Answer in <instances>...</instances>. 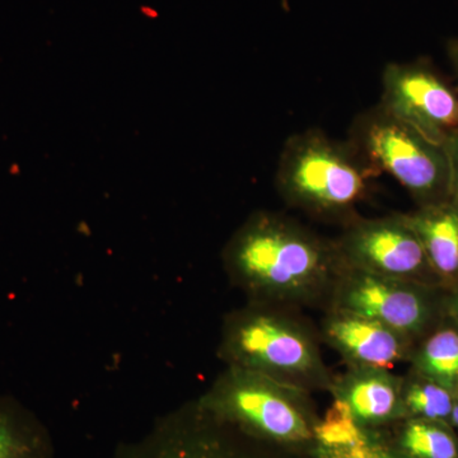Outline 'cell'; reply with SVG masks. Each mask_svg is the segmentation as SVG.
<instances>
[{
    "label": "cell",
    "mask_w": 458,
    "mask_h": 458,
    "mask_svg": "<svg viewBox=\"0 0 458 458\" xmlns=\"http://www.w3.org/2000/svg\"><path fill=\"white\" fill-rule=\"evenodd\" d=\"M223 269L247 302L327 309L343 269L335 241L283 214L252 213L222 252Z\"/></svg>",
    "instance_id": "obj_1"
},
{
    "label": "cell",
    "mask_w": 458,
    "mask_h": 458,
    "mask_svg": "<svg viewBox=\"0 0 458 458\" xmlns=\"http://www.w3.org/2000/svg\"><path fill=\"white\" fill-rule=\"evenodd\" d=\"M319 333L297 309L247 302L223 318L218 358L225 367L270 377L304 391H328L334 375L319 349Z\"/></svg>",
    "instance_id": "obj_2"
},
{
    "label": "cell",
    "mask_w": 458,
    "mask_h": 458,
    "mask_svg": "<svg viewBox=\"0 0 458 458\" xmlns=\"http://www.w3.org/2000/svg\"><path fill=\"white\" fill-rule=\"evenodd\" d=\"M379 176L351 141L318 129L292 135L276 168V190L289 207L322 219L351 222L355 208Z\"/></svg>",
    "instance_id": "obj_3"
},
{
    "label": "cell",
    "mask_w": 458,
    "mask_h": 458,
    "mask_svg": "<svg viewBox=\"0 0 458 458\" xmlns=\"http://www.w3.org/2000/svg\"><path fill=\"white\" fill-rule=\"evenodd\" d=\"M310 394L250 370L225 367L198 403L267 445H315Z\"/></svg>",
    "instance_id": "obj_4"
},
{
    "label": "cell",
    "mask_w": 458,
    "mask_h": 458,
    "mask_svg": "<svg viewBox=\"0 0 458 458\" xmlns=\"http://www.w3.org/2000/svg\"><path fill=\"white\" fill-rule=\"evenodd\" d=\"M348 140L377 174L393 176L418 207L450 199V164L445 146L428 140L381 105L358 114Z\"/></svg>",
    "instance_id": "obj_5"
},
{
    "label": "cell",
    "mask_w": 458,
    "mask_h": 458,
    "mask_svg": "<svg viewBox=\"0 0 458 458\" xmlns=\"http://www.w3.org/2000/svg\"><path fill=\"white\" fill-rule=\"evenodd\" d=\"M445 293L441 286L386 278L344 264L327 309L375 319L417 344L447 315Z\"/></svg>",
    "instance_id": "obj_6"
},
{
    "label": "cell",
    "mask_w": 458,
    "mask_h": 458,
    "mask_svg": "<svg viewBox=\"0 0 458 458\" xmlns=\"http://www.w3.org/2000/svg\"><path fill=\"white\" fill-rule=\"evenodd\" d=\"M116 458H282L198 401L172 412L140 445Z\"/></svg>",
    "instance_id": "obj_7"
},
{
    "label": "cell",
    "mask_w": 458,
    "mask_h": 458,
    "mask_svg": "<svg viewBox=\"0 0 458 458\" xmlns=\"http://www.w3.org/2000/svg\"><path fill=\"white\" fill-rule=\"evenodd\" d=\"M335 243L348 267L443 288L403 213L372 219L355 216L346 223Z\"/></svg>",
    "instance_id": "obj_8"
},
{
    "label": "cell",
    "mask_w": 458,
    "mask_h": 458,
    "mask_svg": "<svg viewBox=\"0 0 458 458\" xmlns=\"http://www.w3.org/2000/svg\"><path fill=\"white\" fill-rule=\"evenodd\" d=\"M379 105L434 143L458 131V93L428 60L386 66Z\"/></svg>",
    "instance_id": "obj_9"
},
{
    "label": "cell",
    "mask_w": 458,
    "mask_h": 458,
    "mask_svg": "<svg viewBox=\"0 0 458 458\" xmlns=\"http://www.w3.org/2000/svg\"><path fill=\"white\" fill-rule=\"evenodd\" d=\"M319 336L355 369H388L410 361L415 344L375 319L342 310L327 309Z\"/></svg>",
    "instance_id": "obj_10"
},
{
    "label": "cell",
    "mask_w": 458,
    "mask_h": 458,
    "mask_svg": "<svg viewBox=\"0 0 458 458\" xmlns=\"http://www.w3.org/2000/svg\"><path fill=\"white\" fill-rule=\"evenodd\" d=\"M403 377L388 369H355L334 376L328 393L343 400L361 424H381L403 417Z\"/></svg>",
    "instance_id": "obj_11"
},
{
    "label": "cell",
    "mask_w": 458,
    "mask_h": 458,
    "mask_svg": "<svg viewBox=\"0 0 458 458\" xmlns=\"http://www.w3.org/2000/svg\"><path fill=\"white\" fill-rule=\"evenodd\" d=\"M445 291L458 284V203L447 199L403 213Z\"/></svg>",
    "instance_id": "obj_12"
},
{
    "label": "cell",
    "mask_w": 458,
    "mask_h": 458,
    "mask_svg": "<svg viewBox=\"0 0 458 458\" xmlns=\"http://www.w3.org/2000/svg\"><path fill=\"white\" fill-rule=\"evenodd\" d=\"M47 428L16 397L0 394V458H51Z\"/></svg>",
    "instance_id": "obj_13"
},
{
    "label": "cell",
    "mask_w": 458,
    "mask_h": 458,
    "mask_svg": "<svg viewBox=\"0 0 458 458\" xmlns=\"http://www.w3.org/2000/svg\"><path fill=\"white\" fill-rule=\"evenodd\" d=\"M412 372L458 393V325L445 315L438 327L415 345L410 358Z\"/></svg>",
    "instance_id": "obj_14"
},
{
    "label": "cell",
    "mask_w": 458,
    "mask_h": 458,
    "mask_svg": "<svg viewBox=\"0 0 458 458\" xmlns=\"http://www.w3.org/2000/svg\"><path fill=\"white\" fill-rule=\"evenodd\" d=\"M454 397L456 394L448 388L412 370H410L409 376L403 377V417L445 423L451 420Z\"/></svg>",
    "instance_id": "obj_15"
},
{
    "label": "cell",
    "mask_w": 458,
    "mask_h": 458,
    "mask_svg": "<svg viewBox=\"0 0 458 458\" xmlns=\"http://www.w3.org/2000/svg\"><path fill=\"white\" fill-rule=\"evenodd\" d=\"M400 454L405 458H458V445L443 423L409 418L399 438Z\"/></svg>",
    "instance_id": "obj_16"
},
{
    "label": "cell",
    "mask_w": 458,
    "mask_h": 458,
    "mask_svg": "<svg viewBox=\"0 0 458 458\" xmlns=\"http://www.w3.org/2000/svg\"><path fill=\"white\" fill-rule=\"evenodd\" d=\"M369 432L352 415L343 400L334 397L327 414L313 428L315 445L322 448H340L355 445L367 438Z\"/></svg>",
    "instance_id": "obj_17"
},
{
    "label": "cell",
    "mask_w": 458,
    "mask_h": 458,
    "mask_svg": "<svg viewBox=\"0 0 458 458\" xmlns=\"http://www.w3.org/2000/svg\"><path fill=\"white\" fill-rule=\"evenodd\" d=\"M311 458H397L381 439L369 434L366 439L355 445L340 448H322L313 445Z\"/></svg>",
    "instance_id": "obj_18"
},
{
    "label": "cell",
    "mask_w": 458,
    "mask_h": 458,
    "mask_svg": "<svg viewBox=\"0 0 458 458\" xmlns=\"http://www.w3.org/2000/svg\"><path fill=\"white\" fill-rule=\"evenodd\" d=\"M445 152H447L448 164H450L451 174V194L452 200L458 203V131L456 134L448 138L445 143Z\"/></svg>",
    "instance_id": "obj_19"
},
{
    "label": "cell",
    "mask_w": 458,
    "mask_h": 458,
    "mask_svg": "<svg viewBox=\"0 0 458 458\" xmlns=\"http://www.w3.org/2000/svg\"><path fill=\"white\" fill-rule=\"evenodd\" d=\"M447 53L450 56L452 65L456 69L458 74V38H451L447 44Z\"/></svg>",
    "instance_id": "obj_20"
}]
</instances>
